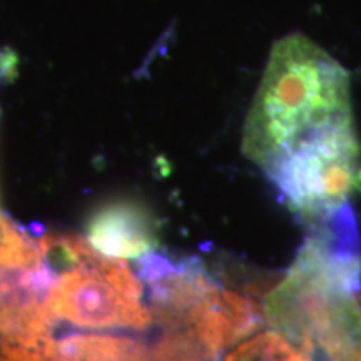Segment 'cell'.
I'll return each instance as SVG.
<instances>
[{"mask_svg":"<svg viewBox=\"0 0 361 361\" xmlns=\"http://www.w3.org/2000/svg\"><path fill=\"white\" fill-rule=\"evenodd\" d=\"M264 318L308 360H361V245L348 204L319 221L266 296Z\"/></svg>","mask_w":361,"mask_h":361,"instance_id":"6da1fadb","label":"cell"},{"mask_svg":"<svg viewBox=\"0 0 361 361\" xmlns=\"http://www.w3.org/2000/svg\"><path fill=\"white\" fill-rule=\"evenodd\" d=\"M348 119V71L310 37L288 34L271 47L243 129V154L268 169L308 135Z\"/></svg>","mask_w":361,"mask_h":361,"instance_id":"7a4b0ae2","label":"cell"},{"mask_svg":"<svg viewBox=\"0 0 361 361\" xmlns=\"http://www.w3.org/2000/svg\"><path fill=\"white\" fill-rule=\"evenodd\" d=\"M39 247L52 274L49 308L54 318L84 329L151 326L142 283L124 259L62 234H42Z\"/></svg>","mask_w":361,"mask_h":361,"instance_id":"3957f363","label":"cell"},{"mask_svg":"<svg viewBox=\"0 0 361 361\" xmlns=\"http://www.w3.org/2000/svg\"><path fill=\"white\" fill-rule=\"evenodd\" d=\"M264 171L293 213L310 223L329 218L361 191V144L353 119L308 135Z\"/></svg>","mask_w":361,"mask_h":361,"instance_id":"277c9868","label":"cell"},{"mask_svg":"<svg viewBox=\"0 0 361 361\" xmlns=\"http://www.w3.org/2000/svg\"><path fill=\"white\" fill-rule=\"evenodd\" d=\"M89 243L111 258H141L156 250L157 223L135 201L109 202L96 211L87 224Z\"/></svg>","mask_w":361,"mask_h":361,"instance_id":"5b68a950","label":"cell"},{"mask_svg":"<svg viewBox=\"0 0 361 361\" xmlns=\"http://www.w3.org/2000/svg\"><path fill=\"white\" fill-rule=\"evenodd\" d=\"M147 355L142 343L109 335H71L49 348V360H144Z\"/></svg>","mask_w":361,"mask_h":361,"instance_id":"8992f818","label":"cell"},{"mask_svg":"<svg viewBox=\"0 0 361 361\" xmlns=\"http://www.w3.org/2000/svg\"><path fill=\"white\" fill-rule=\"evenodd\" d=\"M229 360H308L290 338L283 333L273 331L252 338L238 348L229 351Z\"/></svg>","mask_w":361,"mask_h":361,"instance_id":"52a82bcc","label":"cell"}]
</instances>
